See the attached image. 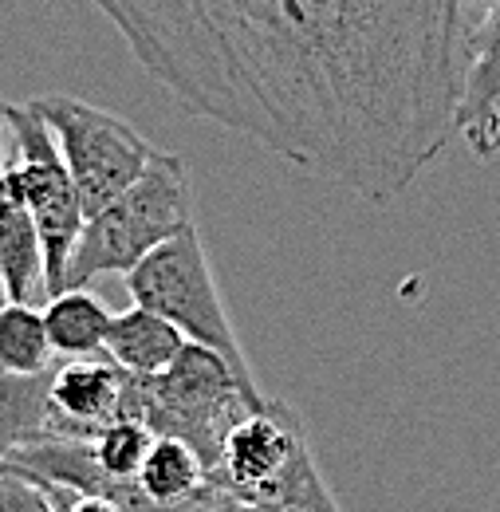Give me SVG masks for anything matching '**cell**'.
Listing matches in <instances>:
<instances>
[{
  "mask_svg": "<svg viewBox=\"0 0 500 512\" xmlns=\"http://www.w3.org/2000/svg\"><path fill=\"white\" fill-rule=\"evenodd\" d=\"M186 115L390 205L457 134L465 0H87Z\"/></svg>",
  "mask_w": 500,
  "mask_h": 512,
  "instance_id": "1",
  "label": "cell"
},
{
  "mask_svg": "<svg viewBox=\"0 0 500 512\" xmlns=\"http://www.w3.org/2000/svg\"><path fill=\"white\" fill-rule=\"evenodd\" d=\"M130 375L107 355L71 359L52 375V430L56 438H95L126 418Z\"/></svg>",
  "mask_w": 500,
  "mask_h": 512,
  "instance_id": "9",
  "label": "cell"
},
{
  "mask_svg": "<svg viewBox=\"0 0 500 512\" xmlns=\"http://www.w3.org/2000/svg\"><path fill=\"white\" fill-rule=\"evenodd\" d=\"M126 292L138 308H150L170 323H178L189 343H201V347L217 351L221 359H229V367L241 379H252L197 225H186L182 233L162 241L150 256H142L126 272Z\"/></svg>",
  "mask_w": 500,
  "mask_h": 512,
  "instance_id": "5",
  "label": "cell"
},
{
  "mask_svg": "<svg viewBox=\"0 0 500 512\" xmlns=\"http://www.w3.org/2000/svg\"><path fill=\"white\" fill-rule=\"evenodd\" d=\"M154 430L142 422V418H119V422H111V426H103L95 438H91V453H95V461H99V469L111 477V481H134L138 477V469H142V461H146V453L154 446Z\"/></svg>",
  "mask_w": 500,
  "mask_h": 512,
  "instance_id": "15",
  "label": "cell"
},
{
  "mask_svg": "<svg viewBox=\"0 0 500 512\" xmlns=\"http://www.w3.org/2000/svg\"><path fill=\"white\" fill-rule=\"evenodd\" d=\"M186 225H193L189 166L170 150H154L146 174L83 221L67 264V288H87V280L111 272L126 276L142 256H150Z\"/></svg>",
  "mask_w": 500,
  "mask_h": 512,
  "instance_id": "4",
  "label": "cell"
},
{
  "mask_svg": "<svg viewBox=\"0 0 500 512\" xmlns=\"http://www.w3.org/2000/svg\"><path fill=\"white\" fill-rule=\"evenodd\" d=\"M186 343V331L178 323H170L166 316L134 304V308H126L111 320L103 355L115 359L126 375L150 379V375H162L182 355Z\"/></svg>",
  "mask_w": 500,
  "mask_h": 512,
  "instance_id": "11",
  "label": "cell"
},
{
  "mask_svg": "<svg viewBox=\"0 0 500 512\" xmlns=\"http://www.w3.org/2000/svg\"><path fill=\"white\" fill-rule=\"evenodd\" d=\"M213 481L249 505L339 512L335 493L315 465L304 418L280 398H264L229 426Z\"/></svg>",
  "mask_w": 500,
  "mask_h": 512,
  "instance_id": "3",
  "label": "cell"
},
{
  "mask_svg": "<svg viewBox=\"0 0 500 512\" xmlns=\"http://www.w3.org/2000/svg\"><path fill=\"white\" fill-rule=\"evenodd\" d=\"M48 320V339L52 351L67 359H87V355H103L107 347V331H111V312L107 304L87 292V288H63L60 296L48 300L44 308Z\"/></svg>",
  "mask_w": 500,
  "mask_h": 512,
  "instance_id": "13",
  "label": "cell"
},
{
  "mask_svg": "<svg viewBox=\"0 0 500 512\" xmlns=\"http://www.w3.org/2000/svg\"><path fill=\"white\" fill-rule=\"evenodd\" d=\"M0 473H16V465H8V461H0Z\"/></svg>",
  "mask_w": 500,
  "mask_h": 512,
  "instance_id": "17",
  "label": "cell"
},
{
  "mask_svg": "<svg viewBox=\"0 0 500 512\" xmlns=\"http://www.w3.org/2000/svg\"><path fill=\"white\" fill-rule=\"evenodd\" d=\"M52 375L56 371H36V375L0 371V461H8L12 449L48 438Z\"/></svg>",
  "mask_w": 500,
  "mask_h": 512,
  "instance_id": "12",
  "label": "cell"
},
{
  "mask_svg": "<svg viewBox=\"0 0 500 512\" xmlns=\"http://www.w3.org/2000/svg\"><path fill=\"white\" fill-rule=\"evenodd\" d=\"M264 394L252 379H241L229 359L217 351L186 343L182 355L150 379H134L126 386V418H142L154 434L182 438L197 449V457L217 469L221 442L237 418L260 406Z\"/></svg>",
  "mask_w": 500,
  "mask_h": 512,
  "instance_id": "2",
  "label": "cell"
},
{
  "mask_svg": "<svg viewBox=\"0 0 500 512\" xmlns=\"http://www.w3.org/2000/svg\"><path fill=\"white\" fill-rule=\"evenodd\" d=\"M457 134L481 162H493L500 154V0H493L465 32Z\"/></svg>",
  "mask_w": 500,
  "mask_h": 512,
  "instance_id": "8",
  "label": "cell"
},
{
  "mask_svg": "<svg viewBox=\"0 0 500 512\" xmlns=\"http://www.w3.org/2000/svg\"><path fill=\"white\" fill-rule=\"evenodd\" d=\"M4 123H8L12 150H16V158L4 166L16 178L24 205L32 209V221L40 229L48 300H52L67 288V264H71L87 213H83V201H79L71 174H67L60 146H56V134L40 119V111L32 103H24V107L4 103Z\"/></svg>",
  "mask_w": 500,
  "mask_h": 512,
  "instance_id": "7",
  "label": "cell"
},
{
  "mask_svg": "<svg viewBox=\"0 0 500 512\" xmlns=\"http://www.w3.org/2000/svg\"><path fill=\"white\" fill-rule=\"evenodd\" d=\"M52 489L48 477L16 465V473H0V512H60Z\"/></svg>",
  "mask_w": 500,
  "mask_h": 512,
  "instance_id": "16",
  "label": "cell"
},
{
  "mask_svg": "<svg viewBox=\"0 0 500 512\" xmlns=\"http://www.w3.org/2000/svg\"><path fill=\"white\" fill-rule=\"evenodd\" d=\"M48 359H52V339L44 312L36 304L8 300L0 308V371L36 375L48 371Z\"/></svg>",
  "mask_w": 500,
  "mask_h": 512,
  "instance_id": "14",
  "label": "cell"
},
{
  "mask_svg": "<svg viewBox=\"0 0 500 512\" xmlns=\"http://www.w3.org/2000/svg\"><path fill=\"white\" fill-rule=\"evenodd\" d=\"M0 280L8 300L16 304H48V276H44V245L24 205V193L8 166H0Z\"/></svg>",
  "mask_w": 500,
  "mask_h": 512,
  "instance_id": "10",
  "label": "cell"
},
{
  "mask_svg": "<svg viewBox=\"0 0 500 512\" xmlns=\"http://www.w3.org/2000/svg\"><path fill=\"white\" fill-rule=\"evenodd\" d=\"M32 107L56 134V146L87 217H95L103 205H111L119 193L130 190L146 174L158 150L123 115L83 103L75 95H40L32 99Z\"/></svg>",
  "mask_w": 500,
  "mask_h": 512,
  "instance_id": "6",
  "label": "cell"
}]
</instances>
